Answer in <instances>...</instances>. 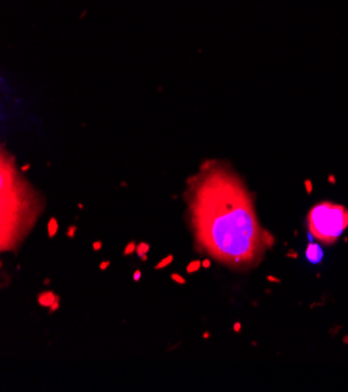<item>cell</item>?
I'll use <instances>...</instances> for the list:
<instances>
[{"instance_id":"obj_8","label":"cell","mask_w":348,"mask_h":392,"mask_svg":"<svg viewBox=\"0 0 348 392\" xmlns=\"http://www.w3.org/2000/svg\"><path fill=\"white\" fill-rule=\"evenodd\" d=\"M200 267H202V261L200 260H192L186 266V272L187 273H195L197 270H200Z\"/></svg>"},{"instance_id":"obj_20","label":"cell","mask_w":348,"mask_h":392,"mask_svg":"<svg viewBox=\"0 0 348 392\" xmlns=\"http://www.w3.org/2000/svg\"><path fill=\"white\" fill-rule=\"evenodd\" d=\"M147 260H148V255H144V256H141V261H142V262H145Z\"/></svg>"},{"instance_id":"obj_2","label":"cell","mask_w":348,"mask_h":392,"mask_svg":"<svg viewBox=\"0 0 348 392\" xmlns=\"http://www.w3.org/2000/svg\"><path fill=\"white\" fill-rule=\"evenodd\" d=\"M309 241H322L326 245L334 244L348 228V210L344 205L322 202L307 213Z\"/></svg>"},{"instance_id":"obj_22","label":"cell","mask_w":348,"mask_h":392,"mask_svg":"<svg viewBox=\"0 0 348 392\" xmlns=\"http://www.w3.org/2000/svg\"><path fill=\"white\" fill-rule=\"evenodd\" d=\"M44 284H45V286L50 284V278H45V280H44Z\"/></svg>"},{"instance_id":"obj_19","label":"cell","mask_w":348,"mask_h":392,"mask_svg":"<svg viewBox=\"0 0 348 392\" xmlns=\"http://www.w3.org/2000/svg\"><path fill=\"white\" fill-rule=\"evenodd\" d=\"M209 336H211L209 331H205V333H203V339H209Z\"/></svg>"},{"instance_id":"obj_9","label":"cell","mask_w":348,"mask_h":392,"mask_svg":"<svg viewBox=\"0 0 348 392\" xmlns=\"http://www.w3.org/2000/svg\"><path fill=\"white\" fill-rule=\"evenodd\" d=\"M136 247H137V244L134 242V241H130L127 245H125V249H124V255L125 256H130V255H133V253H136Z\"/></svg>"},{"instance_id":"obj_17","label":"cell","mask_w":348,"mask_h":392,"mask_svg":"<svg viewBox=\"0 0 348 392\" xmlns=\"http://www.w3.org/2000/svg\"><path fill=\"white\" fill-rule=\"evenodd\" d=\"M233 330H234L236 333H237V331H240V323H239V322H236V323L233 325Z\"/></svg>"},{"instance_id":"obj_14","label":"cell","mask_w":348,"mask_h":392,"mask_svg":"<svg viewBox=\"0 0 348 392\" xmlns=\"http://www.w3.org/2000/svg\"><path fill=\"white\" fill-rule=\"evenodd\" d=\"M142 278V272L139 270V269H136L134 272H133V281H139Z\"/></svg>"},{"instance_id":"obj_13","label":"cell","mask_w":348,"mask_h":392,"mask_svg":"<svg viewBox=\"0 0 348 392\" xmlns=\"http://www.w3.org/2000/svg\"><path fill=\"white\" fill-rule=\"evenodd\" d=\"M102 247H103L102 241H95V242L92 244V250H94V252H100V250H102Z\"/></svg>"},{"instance_id":"obj_6","label":"cell","mask_w":348,"mask_h":392,"mask_svg":"<svg viewBox=\"0 0 348 392\" xmlns=\"http://www.w3.org/2000/svg\"><path fill=\"white\" fill-rule=\"evenodd\" d=\"M174 262V255H167L166 258H163L158 264H155V270H159V269H166L167 266H170Z\"/></svg>"},{"instance_id":"obj_21","label":"cell","mask_w":348,"mask_h":392,"mask_svg":"<svg viewBox=\"0 0 348 392\" xmlns=\"http://www.w3.org/2000/svg\"><path fill=\"white\" fill-rule=\"evenodd\" d=\"M268 280H270V281H279V280H278V278H275V277H272V275H270V277H268Z\"/></svg>"},{"instance_id":"obj_4","label":"cell","mask_w":348,"mask_h":392,"mask_svg":"<svg viewBox=\"0 0 348 392\" xmlns=\"http://www.w3.org/2000/svg\"><path fill=\"white\" fill-rule=\"evenodd\" d=\"M58 297H59V295H56V294L52 292V291H42V292L38 294V305L48 309L50 306L53 305V302H55Z\"/></svg>"},{"instance_id":"obj_7","label":"cell","mask_w":348,"mask_h":392,"mask_svg":"<svg viewBox=\"0 0 348 392\" xmlns=\"http://www.w3.org/2000/svg\"><path fill=\"white\" fill-rule=\"evenodd\" d=\"M148 252H150V245L147 244V242H139L137 244V247H136V255L141 258V256H144V255H148Z\"/></svg>"},{"instance_id":"obj_10","label":"cell","mask_w":348,"mask_h":392,"mask_svg":"<svg viewBox=\"0 0 348 392\" xmlns=\"http://www.w3.org/2000/svg\"><path fill=\"white\" fill-rule=\"evenodd\" d=\"M170 278H172V281L178 283V284H186V278L183 275H180V273H172Z\"/></svg>"},{"instance_id":"obj_5","label":"cell","mask_w":348,"mask_h":392,"mask_svg":"<svg viewBox=\"0 0 348 392\" xmlns=\"http://www.w3.org/2000/svg\"><path fill=\"white\" fill-rule=\"evenodd\" d=\"M58 230H59V223H58L56 217H50L48 219V222H47V236H48L50 239H53V238L56 236Z\"/></svg>"},{"instance_id":"obj_3","label":"cell","mask_w":348,"mask_h":392,"mask_svg":"<svg viewBox=\"0 0 348 392\" xmlns=\"http://www.w3.org/2000/svg\"><path fill=\"white\" fill-rule=\"evenodd\" d=\"M305 255H306V260L311 262V264H318V262H322L323 261V256H325L322 247H320L318 244H315V242L307 244Z\"/></svg>"},{"instance_id":"obj_11","label":"cell","mask_w":348,"mask_h":392,"mask_svg":"<svg viewBox=\"0 0 348 392\" xmlns=\"http://www.w3.org/2000/svg\"><path fill=\"white\" fill-rule=\"evenodd\" d=\"M75 234H77V225H70V227H67L66 236H67L69 239H74V238H75Z\"/></svg>"},{"instance_id":"obj_18","label":"cell","mask_w":348,"mask_h":392,"mask_svg":"<svg viewBox=\"0 0 348 392\" xmlns=\"http://www.w3.org/2000/svg\"><path fill=\"white\" fill-rule=\"evenodd\" d=\"M28 169H30V166H28V164H24V166H22V169H20V171H22V172H27V171H28Z\"/></svg>"},{"instance_id":"obj_16","label":"cell","mask_w":348,"mask_h":392,"mask_svg":"<svg viewBox=\"0 0 348 392\" xmlns=\"http://www.w3.org/2000/svg\"><path fill=\"white\" fill-rule=\"evenodd\" d=\"M202 267H203V269H209V267H211V261H209V260H203V261H202Z\"/></svg>"},{"instance_id":"obj_15","label":"cell","mask_w":348,"mask_h":392,"mask_svg":"<svg viewBox=\"0 0 348 392\" xmlns=\"http://www.w3.org/2000/svg\"><path fill=\"white\" fill-rule=\"evenodd\" d=\"M109 266H111V262H109V261H102L100 264H98V269H100V270H106Z\"/></svg>"},{"instance_id":"obj_1","label":"cell","mask_w":348,"mask_h":392,"mask_svg":"<svg viewBox=\"0 0 348 392\" xmlns=\"http://www.w3.org/2000/svg\"><path fill=\"white\" fill-rule=\"evenodd\" d=\"M209 195L214 202L209 210L213 253L233 266L261 261L264 250L273 245V236L261 228L247 189L234 175L218 174Z\"/></svg>"},{"instance_id":"obj_12","label":"cell","mask_w":348,"mask_h":392,"mask_svg":"<svg viewBox=\"0 0 348 392\" xmlns=\"http://www.w3.org/2000/svg\"><path fill=\"white\" fill-rule=\"evenodd\" d=\"M59 305H61V300H59V297H58V299H56V300L53 302V305L48 308V311H50V312L53 314L55 311H58V309H59Z\"/></svg>"}]
</instances>
